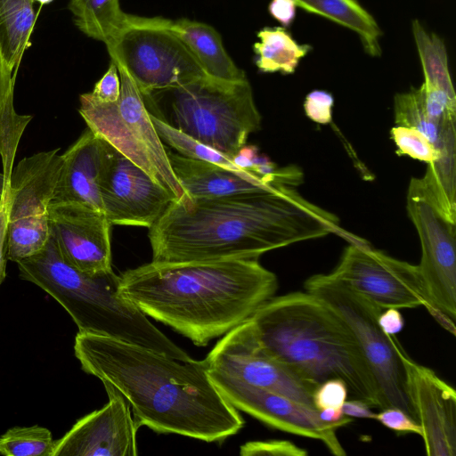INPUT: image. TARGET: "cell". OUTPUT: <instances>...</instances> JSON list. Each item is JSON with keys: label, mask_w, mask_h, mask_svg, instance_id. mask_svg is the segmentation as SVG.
I'll use <instances>...</instances> for the list:
<instances>
[{"label": "cell", "mask_w": 456, "mask_h": 456, "mask_svg": "<svg viewBox=\"0 0 456 456\" xmlns=\"http://www.w3.org/2000/svg\"><path fill=\"white\" fill-rule=\"evenodd\" d=\"M16 264L20 278L57 301L79 332L142 346L182 362L193 360L121 294L119 276L112 270L94 274L78 270L61 256L50 234L39 251Z\"/></svg>", "instance_id": "5"}, {"label": "cell", "mask_w": 456, "mask_h": 456, "mask_svg": "<svg viewBox=\"0 0 456 456\" xmlns=\"http://www.w3.org/2000/svg\"><path fill=\"white\" fill-rule=\"evenodd\" d=\"M60 149L25 157L13 166L7 186L8 260L39 251L49 238L48 210L59 179Z\"/></svg>", "instance_id": "11"}, {"label": "cell", "mask_w": 456, "mask_h": 456, "mask_svg": "<svg viewBox=\"0 0 456 456\" xmlns=\"http://www.w3.org/2000/svg\"><path fill=\"white\" fill-rule=\"evenodd\" d=\"M152 124L164 144L191 159L207 161L235 171L240 170L232 160L220 151L200 142L150 112Z\"/></svg>", "instance_id": "29"}, {"label": "cell", "mask_w": 456, "mask_h": 456, "mask_svg": "<svg viewBox=\"0 0 456 456\" xmlns=\"http://www.w3.org/2000/svg\"><path fill=\"white\" fill-rule=\"evenodd\" d=\"M334 97L324 90H314L305 98L304 110L311 120L326 125L332 120Z\"/></svg>", "instance_id": "34"}, {"label": "cell", "mask_w": 456, "mask_h": 456, "mask_svg": "<svg viewBox=\"0 0 456 456\" xmlns=\"http://www.w3.org/2000/svg\"><path fill=\"white\" fill-rule=\"evenodd\" d=\"M34 4V0H0V47L16 73L36 23Z\"/></svg>", "instance_id": "25"}, {"label": "cell", "mask_w": 456, "mask_h": 456, "mask_svg": "<svg viewBox=\"0 0 456 456\" xmlns=\"http://www.w3.org/2000/svg\"><path fill=\"white\" fill-rule=\"evenodd\" d=\"M348 396L344 380L330 379L318 385L313 393V404L317 411L326 408H342Z\"/></svg>", "instance_id": "33"}, {"label": "cell", "mask_w": 456, "mask_h": 456, "mask_svg": "<svg viewBox=\"0 0 456 456\" xmlns=\"http://www.w3.org/2000/svg\"><path fill=\"white\" fill-rule=\"evenodd\" d=\"M49 234L61 256L87 273H102L111 267V224L102 211L76 202H51Z\"/></svg>", "instance_id": "18"}, {"label": "cell", "mask_w": 456, "mask_h": 456, "mask_svg": "<svg viewBox=\"0 0 456 456\" xmlns=\"http://www.w3.org/2000/svg\"><path fill=\"white\" fill-rule=\"evenodd\" d=\"M121 294L151 317L205 346L249 319L278 289L258 258L153 262L119 275Z\"/></svg>", "instance_id": "3"}, {"label": "cell", "mask_w": 456, "mask_h": 456, "mask_svg": "<svg viewBox=\"0 0 456 456\" xmlns=\"http://www.w3.org/2000/svg\"><path fill=\"white\" fill-rule=\"evenodd\" d=\"M16 72L5 61L0 47V157L3 174L9 183L18 146L32 116L16 112L14 86Z\"/></svg>", "instance_id": "24"}, {"label": "cell", "mask_w": 456, "mask_h": 456, "mask_svg": "<svg viewBox=\"0 0 456 456\" xmlns=\"http://www.w3.org/2000/svg\"><path fill=\"white\" fill-rule=\"evenodd\" d=\"M304 288L334 310L353 332L376 382L380 409L396 407L415 419L405 391L402 346L378 322L383 309L330 273L309 277Z\"/></svg>", "instance_id": "8"}, {"label": "cell", "mask_w": 456, "mask_h": 456, "mask_svg": "<svg viewBox=\"0 0 456 456\" xmlns=\"http://www.w3.org/2000/svg\"><path fill=\"white\" fill-rule=\"evenodd\" d=\"M343 413L351 418L373 419L375 413L370 410V406L362 400L350 399L346 401L342 406Z\"/></svg>", "instance_id": "40"}, {"label": "cell", "mask_w": 456, "mask_h": 456, "mask_svg": "<svg viewBox=\"0 0 456 456\" xmlns=\"http://www.w3.org/2000/svg\"><path fill=\"white\" fill-rule=\"evenodd\" d=\"M8 254L7 189L0 196V286L6 277Z\"/></svg>", "instance_id": "37"}, {"label": "cell", "mask_w": 456, "mask_h": 456, "mask_svg": "<svg viewBox=\"0 0 456 456\" xmlns=\"http://www.w3.org/2000/svg\"><path fill=\"white\" fill-rule=\"evenodd\" d=\"M109 396L101 409L79 419L54 441L52 456H134L136 424L128 402L113 386L103 383Z\"/></svg>", "instance_id": "17"}, {"label": "cell", "mask_w": 456, "mask_h": 456, "mask_svg": "<svg viewBox=\"0 0 456 456\" xmlns=\"http://www.w3.org/2000/svg\"><path fill=\"white\" fill-rule=\"evenodd\" d=\"M115 63L121 82L119 99L102 102L91 93L83 94L79 97V114L88 128L142 168L175 201L188 199L172 169L167 149L152 124L143 96L126 69Z\"/></svg>", "instance_id": "7"}, {"label": "cell", "mask_w": 456, "mask_h": 456, "mask_svg": "<svg viewBox=\"0 0 456 456\" xmlns=\"http://www.w3.org/2000/svg\"><path fill=\"white\" fill-rule=\"evenodd\" d=\"M35 3H39L41 4H47L51 3L53 0H34Z\"/></svg>", "instance_id": "42"}, {"label": "cell", "mask_w": 456, "mask_h": 456, "mask_svg": "<svg viewBox=\"0 0 456 456\" xmlns=\"http://www.w3.org/2000/svg\"><path fill=\"white\" fill-rule=\"evenodd\" d=\"M374 419L386 428L398 433H414L421 436L422 430L418 422L403 410L387 407L375 413Z\"/></svg>", "instance_id": "35"}, {"label": "cell", "mask_w": 456, "mask_h": 456, "mask_svg": "<svg viewBox=\"0 0 456 456\" xmlns=\"http://www.w3.org/2000/svg\"><path fill=\"white\" fill-rule=\"evenodd\" d=\"M172 22L162 17L127 14L105 45L110 61L126 69L142 96L206 76L172 29Z\"/></svg>", "instance_id": "9"}, {"label": "cell", "mask_w": 456, "mask_h": 456, "mask_svg": "<svg viewBox=\"0 0 456 456\" xmlns=\"http://www.w3.org/2000/svg\"><path fill=\"white\" fill-rule=\"evenodd\" d=\"M54 440L46 428L13 427L0 436V454L4 456H52Z\"/></svg>", "instance_id": "30"}, {"label": "cell", "mask_w": 456, "mask_h": 456, "mask_svg": "<svg viewBox=\"0 0 456 456\" xmlns=\"http://www.w3.org/2000/svg\"><path fill=\"white\" fill-rule=\"evenodd\" d=\"M254 45L256 65L265 73L292 74L300 61L312 50L309 45L297 43L284 28H264Z\"/></svg>", "instance_id": "26"}, {"label": "cell", "mask_w": 456, "mask_h": 456, "mask_svg": "<svg viewBox=\"0 0 456 456\" xmlns=\"http://www.w3.org/2000/svg\"><path fill=\"white\" fill-rule=\"evenodd\" d=\"M264 351L317 387L340 379L352 399L380 409L376 382L343 319L307 291L273 297L249 318Z\"/></svg>", "instance_id": "4"}, {"label": "cell", "mask_w": 456, "mask_h": 456, "mask_svg": "<svg viewBox=\"0 0 456 456\" xmlns=\"http://www.w3.org/2000/svg\"><path fill=\"white\" fill-rule=\"evenodd\" d=\"M297 7L293 0H272L268 9L276 20L288 27L295 20Z\"/></svg>", "instance_id": "38"}, {"label": "cell", "mask_w": 456, "mask_h": 456, "mask_svg": "<svg viewBox=\"0 0 456 456\" xmlns=\"http://www.w3.org/2000/svg\"><path fill=\"white\" fill-rule=\"evenodd\" d=\"M240 453L244 456H305L307 451L289 440L273 439L251 441L240 446Z\"/></svg>", "instance_id": "32"}, {"label": "cell", "mask_w": 456, "mask_h": 456, "mask_svg": "<svg viewBox=\"0 0 456 456\" xmlns=\"http://www.w3.org/2000/svg\"><path fill=\"white\" fill-rule=\"evenodd\" d=\"M167 156L189 198L211 199L276 189L247 171H235L207 161L191 159L170 150H167Z\"/></svg>", "instance_id": "20"}, {"label": "cell", "mask_w": 456, "mask_h": 456, "mask_svg": "<svg viewBox=\"0 0 456 456\" xmlns=\"http://www.w3.org/2000/svg\"><path fill=\"white\" fill-rule=\"evenodd\" d=\"M172 29L185 44L206 76L225 82L248 79L224 49L220 35L211 26L180 19L172 22Z\"/></svg>", "instance_id": "21"}, {"label": "cell", "mask_w": 456, "mask_h": 456, "mask_svg": "<svg viewBox=\"0 0 456 456\" xmlns=\"http://www.w3.org/2000/svg\"><path fill=\"white\" fill-rule=\"evenodd\" d=\"M69 9L77 28L105 45L126 20L118 0H69Z\"/></svg>", "instance_id": "27"}, {"label": "cell", "mask_w": 456, "mask_h": 456, "mask_svg": "<svg viewBox=\"0 0 456 456\" xmlns=\"http://www.w3.org/2000/svg\"><path fill=\"white\" fill-rule=\"evenodd\" d=\"M320 419L330 424L343 427L352 422L353 419L343 413L342 408H326L318 411Z\"/></svg>", "instance_id": "41"}, {"label": "cell", "mask_w": 456, "mask_h": 456, "mask_svg": "<svg viewBox=\"0 0 456 456\" xmlns=\"http://www.w3.org/2000/svg\"><path fill=\"white\" fill-rule=\"evenodd\" d=\"M333 213L294 187L173 201L149 228L153 262L259 258L268 251L340 232Z\"/></svg>", "instance_id": "1"}, {"label": "cell", "mask_w": 456, "mask_h": 456, "mask_svg": "<svg viewBox=\"0 0 456 456\" xmlns=\"http://www.w3.org/2000/svg\"><path fill=\"white\" fill-rule=\"evenodd\" d=\"M405 391L422 430L428 456L456 454V392L430 368L413 361L400 348Z\"/></svg>", "instance_id": "16"}, {"label": "cell", "mask_w": 456, "mask_h": 456, "mask_svg": "<svg viewBox=\"0 0 456 456\" xmlns=\"http://www.w3.org/2000/svg\"><path fill=\"white\" fill-rule=\"evenodd\" d=\"M390 135L396 146L398 155H406L427 164L433 163L439 158L435 146L415 128L395 126L390 130Z\"/></svg>", "instance_id": "31"}, {"label": "cell", "mask_w": 456, "mask_h": 456, "mask_svg": "<svg viewBox=\"0 0 456 456\" xmlns=\"http://www.w3.org/2000/svg\"><path fill=\"white\" fill-rule=\"evenodd\" d=\"M297 6L322 16L356 33L364 51L381 54V30L376 20L356 0H293Z\"/></svg>", "instance_id": "22"}, {"label": "cell", "mask_w": 456, "mask_h": 456, "mask_svg": "<svg viewBox=\"0 0 456 456\" xmlns=\"http://www.w3.org/2000/svg\"><path fill=\"white\" fill-rule=\"evenodd\" d=\"M99 191L111 224L151 228L175 198L142 168L108 143Z\"/></svg>", "instance_id": "14"}, {"label": "cell", "mask_w": 456, "mask_h": 456, "mask_svg": "<svg viewBox=\"0 0 456 456\" xmlns=\"http://www.w3.org/2000/svg\"><path fill=\"white\" fill-rule=\"evenodd\" d=\"M204 361L208 370L314 408L316 387L264 351L249 319L224 334Z\"/></svg>", "instance_id": "13"}, {"label": "cell", "mask_w": 456, "mask_h": 456, "mask_svg": "<svg viewBox=\"0 0 456 456\" xmlns=\"http://www.w3.org/2000/svg\"><path fill=\"white\" fill-rule=\"evenodd\" d=\"M121 82L116 63L110 61L104 75L94 85L91 94L102 102H116L120 96Z\"/></svg>", "instance_id": "36"}, {"label": "cell", "mask_w": 456, "mask_h": 456, "mask_svg": "<svg viewBox=\"0 0 456 456\" xmlns=\"http://www.w3.org/2000/svg\"><path fill=\"white\" fill-rule=\"evenodd\" d=\"M394 115L396 126L421 132L437 150L439 157L456 155L455 121L442 123L430 118L422 108L418 88L395 95Z\"/></svg>", "instance_id": "23"}, {"label": "cell", "mask_w": 456, "mask_h": 456, "mask_svg": "<svg viewBox=\"0 0 456 456\" xmlns=\"http://www.w3.org/2000/svg\"><path fill=\"white\" fill-rule=\"evenodd\" d=\"M207 370L217 390L234 408L274 428L320 440L336 456L346 454L336 433L340 427L322 421L316 409Z\"/></svg>", "instance_id": "15"}, {"label": "cell", "mask_w": 456, "mask_h": 456, "mask_svg": "<svg viewBox=\"0 0 456 456\" xmlns=\"http://www.w3.org/2000/svg\"><path fill=\"white\" fill-rule=\"evenodd\" d=\"M381 330L387 335L399 333L404 326V320L398 308L389 307L383 309L378 318Z\"/></svg>", "instance_id": "39"}, {"label": "cell", "mask_w": 456, "mask_h": 456, "mask_svg": "<svg viewBox=\"0 0 456 456\" xmlns=\"http://www.w3.org/2000/svg\"><path fill=\"white\" fill-rule=\"evenodd\" d=\"M407 213L421 248L417 265L428 311L452 335L456 319V223L434 202L422 177H412L406 194Z\"/></svg>", "instance_id": "10"}, {"label": "cell", "mask_w": 456, "mask_h": 456, "mask_svg": "<svg viewBox=\"0 0 456 456\" xmlns=\"http://www.w3.org/2000/svg\"><path fill=\"white\" fill-rule=\"evenodd\" d=\"M160 118L232 160L249 134L261 126V115L248 79L220 81L202 77L143 96Z\"/></svg>", "instance_id": "6"}, {"label": "cell", "mask_w": 456, "mask_h": 456, "mask_svg": "<svg viewBox=\"0 0 456 456\" xmlns=\"http://www.w3.org/2000/svg\"><path fill=\"white\" fill-rule=\"evenodd\" d=\"M74 353L86 373L121 393L138 427L209 443L237 434L244 425L212 382L204 360L182 362L142 346L79 331Z\"/></svg>", "instance_id": "2"}, {"label": "cell", "mask_w": 456, "mask_h": 456, "mask_svg": "<svg viewBox=\"0 0 456 456\" xmlns=\"http://www.w3.org/2000/svg\"><path fill=\"white\" fill-rule=\"evenodd\" d=\"M330 274L382 309L428 306L418 266L362 240L350 241Z\"/></svg>", "instance_id": "12"}, {"label": "cell", "mask_w": 456, "mask_h": 456, "mask_svg": "<svg viewBox=\"0 0 456 456\" xmlns=\"http://www.w3.org/2000/svg\"><path fill=\"white\" fill-rule=\"evenodd\" d=\"M412 34L423 69L424 84L455 95L444 41L435 33L427 31L417 20L412 21Z\"/></svg>", "instance_id": "28"}, {"label": "cell", "mask_w": 456, "mask_h": 456, "mask_svg": "<svg viewBox=\"0 0 456 456\" xmlns=\"http://www.w3.org/2000/svg\"><path fill=\"white\" fill-rule=\"evenodd\" d=\"M108 142L86 128L61 154L62 165L52 202H76L102 211L99 191Z\"/></svg>", "instance_id": "19"}]
</instances>
